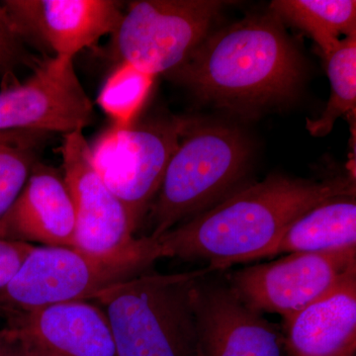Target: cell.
Returning <instances> with one entry per match:
<instances>
[{
    "mask_svg": "<svg viewBox=\"0 0 356 356\" xmlns=\"http://www.w3.org/2000/svg\"><path fill=\"white\" fill-rule=\"evenodd\" d=\"M346 195H355V185L343 178L314 181L271 175L234 191L156 240L163 259L205 261L220 270L257 261L296 218Z\"/></svg>",
    "mask_w": 356,
    "mask_h": 356,
    "instance_id": "obj_1",
    "label": "cell"
},
{
    "mask_svg": "<svg viewBox=\"0 0 356 356\" xmlns=\"http://www.w3.org/2000/svg\"><path fill=\"white\" fill-rule=\"evenodd\" d=\"M165 76L203 102L250 114L295 95L302 62L280 18L271 11L209 33Z\"/></svg>",
    "mask_w": 356,
    "mask_h": 356,
    "instance_id": "obj_2",
    "label": "cell"
},
{
    "mask_svg": "<svg viewBox=\"0 0 356 356\" xmlns=\"http://www.w3.org/2000/svg\"><path fill=\"white\" fill-rule=\"evenodd\" d=\"M213 271H147L90 300L108 318L118 356H198L192 291Z\"/></svg>",
    "mask_w": 356,
    "mask_h": 356,
    "instance_id": "obj_3",
    "label": "cell"
},
{
    "mask_svg": "<svg viewBox=\"0 0 356 356\" xmlns=\"http://www.w3.org/2000/svg\"><path fill=\"white\" fill-rule=\"evenodd\" d=\"M161 259L158 241L149 236L109 254L35 245L0 292V317L54 304L90 301L109 287L147 273Z\"/></svg>",
    "mask_w": 356,
    "mask_h": 356,
    "instance_id": "obj_4",
    "label": "cell"
},
{
    "mask_svg": "<svg viewBox=\"0 0 356 356\" xmlns=\"http://www.w3.org/2000/svg\"><path fill=\"white\" fill-rule=\"evenodd\" d=\"M248 158V142L240 131L191 123L147 211L149 236L158 238L226 198L245 175Z\"/></svg>",
    "mask_w": 356,
    "mask_h": 356,
    "instance_id": "obj_5",
    "label": "cell"
},
{
    "mask_svg": "<svg viewBox=\"0 0 356 356\" xmlns=\"http://www.w3.org/2000/svg\"><path fill=\"white\" fill-rule=\"evenodd\" d=\"M191 124L173 117L129 127L112 125L89 145L96 172L123 204L135 233Z\"/></svg>",
    "mask_w": 356,
    "mask_h": 356,
    "instance_id": "obj_6",
    "label": "cell"
},
{
    "mask_svg": "<svg viewBox=\"0 0 356 356\" xmlns=\"http://www.w3.org/2000/svg\"><path fill=\"white\" fill-rule=\"evenodd\" d=\"M227 2L142 0L131 2L111 35L109 55L156 76L182 64L208 36Z\"/></svg>",
    "mask_w": 356,
    "mask_h": 356,
    "instance_id": "obj_7",
    "label": "cell"
},
{
    "mask_svg": "<svg viewBox=\"0 0 356 356\" xmlns=\"http://www.w3.org/2000/svg\"><path fill=\"white\" fill-rule=\"evenodd\" d=\"M356 276V248L320 254H286L229 276L238 296L259 313L283 318L331 294Z\"/></svg>",
    "mask_w": 356,
    "mask_h": 356,
    "instance_id": "obj_8",
    "label": "cell"
},
{
    "mask_svg": "<svg viewBox=\"0 0 356 356\" xmlns=\"http://www.w3.org/2000/svg\"><path fill=\"white\" fill-rule=\"evenodd\" d=\"M92 102L74 70V62L42 60L29 79L2 86L0 133L83 131L95 120Z\"/></svg>",
    "mask_w": 356,
    "mask_h": 356,
    "instance_id": "obj_9",
    "label": "cell"
},
{
    "mask_svg": "<svg viewBox=\"0 0 356 356\" xmlns=\"http://www.w3.org/2000/svg\"><path fill=\"white\" fill-rule=\"evenodd\" d=\"M209 274L192 291L198 356H285L280 327Z\"/></svg>",
    "mask_w": 356,
    "mask_h": 356,
    "instance_id": "obj_10",
    "label": "cell"
},
{
    "mask_svg": "<svg viewBox=\"0 0 356 356\" xmlns=\"http://www.w3.org/2000/svg\"><path fill=\"white\" fill-rule=\"evenodd\" d=\"M14 25L28 44L51 58L74 62L79 51L112 35L120 24L121 3L112 0H4Z\"/></svg>",
    "mask_w": 356,
    "mask_h": 356,
    "instance_id": "obj_11",
    "label": "cell"
},
{
    "mask_svg": "<svg viewBox=\"0 0 356 356\" xmlns=\"http://www.w3.org/2000/svg\"><path fill=\"white\" fill-rule=\"evenodd\" d=\"M60 153L76 209V248L109 254L131 247L138 238L127 211L96 172L83 131L64 135Z\"/></svg>",
    "mask_w": 356,
    "mask_h": 356,
    "instance_id": "obj_12",
    "label": "cell"
},
{
    "mask_svg": "<svg viewBox=\"0 0 356 356\" xmlns=\"http://www.w3.org/2000/svg\"><path fill=\"white\" fill-rule=\"evenodd\" d=\"M4 318L39 356H118L108 318L92 301L54 304Z\"/></svg>",
    "mask_w": 356,
    "mask_h": 356,
    "instance_id": "obj_13",
    "label": "cell"
},
{
    "mask_svg": "<svg viewBox=\"0 0 356 356\" xmlns=\"http://www.w3.org/2000/svg\"><path fill=\"white\" fill-rule=\"evenodd\" d=\"M76 216L64 175L38 163L0 222V238L43 247L76 248Z\"/></svg>",
    "mask_w": 356,
    "mask_h": 356,
    "instance_id": "obj_14",
    "label": "cell"
},
{
    "mask_svg": "<svg viewBox=\"0 0 356 356\" xmlns=\"http://www.w3.org/2000/svg\"><path fill=\"white\" fill-rule=\"evenodd\" d=\"M285 356H355L356 276L284 318Z\"/></svg>",
    "mask_w": 356,
    "mask_h": 356,
    "instance_id": "obj_15",
    "label": "cell"
},
{
    "mask_svg": "<svg viewBox=\"0 0 356 356\" xmlns=\"http://www.w3.org/2000/svg\"><path fill=\"white\" fill-rule=\"evenodd\" d=\"M356 248L355 195L318 204L288 225L257 259L276 255L320 254Z\"/></svg>",
    "mask_w": 356,
    "mask_h": 356,
    "instance_id": "obj_16",
    "label": "cell"
},
{
    "mask_svg": "<svg viewBox=\"0 0 356 356\" xmlns=\"http://www.w3.org/2000/svg\"><path fill=\"white\" fill-rule=\"evenodd\" d=\"M270 8L310 35L324 57L339 46L341 35H356L355 0H274Z\"/></svg>",
    "mask_w": 356,
    "mask_h": 356,
    "instance_id": "obj_17",
    "label": "cell"
},
{
    "mask_svg": "<svg viewBox=\"0 0 356 356\" xmlns=\"http://www.w3.org/2000/svg\"><path fill=\"white\" fill-rule=\"evenodd\" d=\"M332 92L320 118L307 119L306 128L315 137L331 132L337 119L355 113L356 108V35L341 40L339 46L325 56Z\"/></svg>",
    "mask_w": 356,
    "mask_h": 356,
    "instance_id": "obj_18",
    "label": "cell"
},
{
    "mask_svg": "<svg viewBox=\"0 0 356 356\" xmlns=\"http://www.w3.org/2000/svg\"><path fill=\"white\" fill-rule=\"evenodd\" d=\"M154 77L129 63H119L103 84L96 102L113 125L129 127L144 107Z\"/></svg>",
    "mask_w": 356,
    "mask_h": 356,
    "instance_id": "obj_19",
    "label": "cell"
},
{
    "mask_svg": "<svg viewBox=\"0 0 356 356\" xmlns=\"http://www.w3.org/2000/svg\"><path fill=\"white\" fill-rule=\"evenodd\" d=\"M46 134L0 133V222L23 191L38 163L37 147Z\"/></svg>",
    "mask_w": 356,
    "mask_h": 356,
    "instance_id": "obj_20",
    "label": "cell"
},
{
    "mask_svg": "<svg viewBox=\"0 0 356 356\" xmlns=\"http://www.w3.org/2000/svg\"><path fill=\"white\" fill-rule=\"evenodd\" d=\"M42 60L28 49V42L18 31L0 2V76L3 86L16 83L15 72L21 67L34 70Z\"/></svg>",
    "mask_w": 356,
    "mask_h": 356,
    "instance_id": "obj_21",
    "label": "cell"
},
{
    "mask_svg": "<svg viewBox=\"0 0 356 356\" xmlns=\"http://www.w3.org/2000/svg\"><path fill=\"white\" fill-rule=\"evenodd\" d=\"M34 245L0 238V292L13 280Z\"/></svg>",
    "mask_w": 356,
    "mask_h": 356,
    "instance_id": "obj_22",
    "label": "cell"
},
{
    "mask_svg": "<svg viewBox=\"0 0 356 356\" xmlns=\"http://www.w3.org/2000/svg\"><path fill=\"white\" fill-rule=\"evenodd\" d=\"M0 356H39L27 337L17 327L0 329Z\"/></svg>",
    "mask_w": 356,
    "mask_h": 356,
    "instance_id": "obj_23",
    "label": "cell"
}]
</instances>
